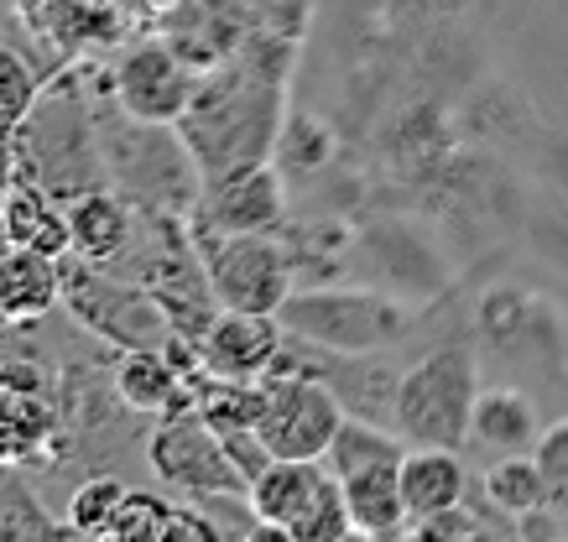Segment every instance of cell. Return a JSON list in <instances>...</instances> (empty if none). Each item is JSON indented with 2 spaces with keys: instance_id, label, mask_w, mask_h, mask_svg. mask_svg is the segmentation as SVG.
Wrapping results in <instances>:
<instances>
[{
  "instance_id": "6da1fadb",
  "label": "cell",
  "mask_w": 568,
  "mask_h": 542,
  "mask_svg": "<svg viewBox=\"0 0 568 542\" xmlns=\"http://www.w3.org/2000/svg\"><path fill=\"white\" fill-rule=\"evenodd\" d=\"M282 69H272L266 42H241L235 58H220L199 73L189 115L178 121L193 162L204 177L235 173L251 162H272L276 131H282Z\"/></svg>"
},
{
  "instance_id": "7a4b0ae2",
  "label": "cell",
  "mask_w": 568,
  "mask_h": 542,
  "mask_svg": "<svg viewBox=\"0 0 568 542\" xmlns=\"http://www.w3.org/2000/svg\"><path fill=\"white\" fill-rule=\"evenodd\" d=\"M94 125H100V152L104 167H110V183L125 198H136L146 209L193 214L199 193H204V173H199V162H193L178 125L136 121L121 105L94 115Z\"/></svg>"
},
{
  "instance_id": "3957f363",
  "label": "cell",
  "mask_w": 568,
  "mask_h": 542,
  "mask_svg": "<svg viewBox=\"0 0 568 542\" xmlns=\"http://www.w3.org/2000/svg\"><path fill=\"white\" fill-rule=\"evenodd\" d=\"M63 308L79 318V329L104 339L110 350L136 355V350H168L183 355V329L168 314V303L152 287L121 277L100 262L84 256H63Z\"/></svg>"
},
{
  "instance_id": "277c9868",
  "label": "cell",
  "mask_w": 568,
  "mask_h": 542,
  "mask_svg": "<svg viewBox=\"0 0 568 542\" xmlns=\"http://www.w3.org/2000/svg\"><path fill=\"white\" fill-rule=\"evenodd\" d=\"M17 157H21V177L42 183L48 193H58L63 204L79 198L89 188H104L110 183V167H104L100 152V125H94V110L79 100V89H52L37 100V110L21 121L17 136Z\"/></svg>"
},
{
  "instance_id": "5b68a950",
  "label": "cell",
  "mask_w": 568,
  "mask_h": 542,
  "mask_svg": "<svg viewBox=\"0 0 568 542\" xmlns=\"http://www.w3.org/2000/svg\"><path fill=\"white\" fill-rule=\"evenodd\" d=\"M475 397H480V376H475V355L465 345H444V350L423 355L392 381V422L407 443H438V449H465L469 418H475Z\"/></svg>"
},
{
  "instance_id": "8992f818",
  "label": "cell",
  "mask_w": 568,
  "mask_h": 542,
  "mask_svg": "<svg viewBox=\"0 0 568 542\" xmlns=\"http://www.w3.org/2000/svg\"><path fill=\"white\" fill-rule=\"evenodd\" d=\"M193 241L204 250L209 287L220 308H251V314H282V303L293 298V256L272 229H193Z\"/></svg>"
},
{
  "instance_id": "52a82bcc",
  "label": "cell",
  "mask_w": 568,
  "mask_h": 542,
  "mask_svg": "<svg viewBox=\"0 0 568 542\" xmlns=\"http://www.w3.org/2000/svg\"><path fill=\"white\" fill-rule=\"evenodd\" d=\"M261 381H266V418L256 433L266 438V449L276 459H324L349 418L345 402L287 355H276V366Z\"/></svg>"
},
{
  "instance_id": "ba28073f",
  "label": "cell",
  "mask_w": 568,
  "mask_h": 542,
  "mask_svg": "<svg viewBox=\"0 0 568 542\" xmlns=\"http://www.w3.org/2000/svg\"><path fill=\"white\" fill-rule=\"evenodd\" d=\"M146 464L156 470L162 485L183 490V495H251V480L224 449V433L199 412V407H178L152 428L146 438Z\"/></svg>"
},
{
  "instance_id": "9c48e42d",
  "label": "cell",
  "mask_w": 568,
  "mask_h": 542,
  "mask_svg": "<svg viewBox=\"0 0 568 542\" xmlns=\"http://www.w3.org/2000/svg\"><path fill=\"white\" fill-rule=\"evenodd\" d=\"M282 324L334 355H376L402 339L407 314L381 293H293L282 303Z\"/></svg>"
},
{
  "instance_id": "30bf717a",
  "label": "cell",
  "mask_w": 568,
  "mask_h": 542,
  "mask_svg": "<svg viewBox=\"0 0 568 542\" xmlns=\"http://www.w3.org/2000/svg\"><path fill=\"white\" fill-rule=\"evenodd\" d=\"M199 94V69L173 48V37H131L110 73V100L136 121L178 125Z\"/></svg>"
},
{
  "instance_id": "8fae6325",
  "label": "cell",
  "mask_w": 568,
  "mask_h": 542,
  "mask_svg": "<svg viewBox=\"0 0 568 542\" xmlns=\"http://www.w3.org/2000/svg\"><path fill=\"white\" fill-rule=\"evenodd\" d=\"M282 209H287V193H282V177H276L272 162H251V167H235V173L204 177V193L193 204L189 225L193 229H276L282 225Z\"/></svg>"
},
{
  "instance_id": "7c38bea8",
  "label": "cell",
  "mask_w": 568,
  "mask_h": 542,
  "mask_svg": "<svg viewBox=\"0 0 568 542\" xmlns=\"http://www.w3.org/2000/svg\"><path fill=\"white\" fill-rule=\"evenodd\" d=\"M287 345L282 314H251V308H220L199 334V370L209 376H235V381H261L276 366Z\"/></svg>"
},
{
  "instance_id": "4fadbf2b",
  "label": "cell",
  "mask_w": 568,
  "mask_h": 542,
  "mask_svg": "<svg viewBox=\"0 0 568 542\" xmlns=\"http://www.w3.org/2000/svg\"><path fill=\"white\" fill-rule=\"evenodd\" d=\"M324 459H272L266 470L251 480V511L261 517V538H293V526L308 517L318 490L328 485Z\"/></svg>"
},
{
  "instance_id": "5bb4252c",
  "label": "cell",
  "mask_w": 568,
  "mask_h": 542,
  "mask_svg": "<svg viewBox=\"0 0 568 542\" xmlns=\"http://www.w3.org/2000/svg\"><path fill=\"white\" fill-rule=\"evenodd\" d=\"M339 485H345L355 538H413V511L402 495V459L361 464V470L339 474Z\"/></svg>"
},
{
  "instance_id": "9a60e30c",
  "label": "cell",
  "mask_w": 568,
  "mask_h": 542,
  "mask_svg": "<svg viewBox=\"0 0 568 542\" xmlns=\"http://www.w3.org/2000/svg\"><path fill=\"white\" fill-rule=\"evenodd\" d=\"M63 303V262L42 256L32 245L0 250V324H37Z\"/></svg>"
},
{
  "instance_id": "2e32d148",
  "label": "cell",
  "mask_w": 568,
  "mask_h": 542,
  "mask_svg": "<svg viewBox=\"0 0 568 542\" xmlns=\"http://www.w3.org/2000/svg\"><path fill=\"white\" fill-rule=\"evenodd\" d=\"M69 225H73V256L84 262H115L136 229V198H125L115 183L89 188L69 198Z\"/></svg>"
},
{
  "instance_id": "e0dca14e",
  "label": "cell",
  "mask_w": 568,
  "mask_h": 542,
  "mask_svg": "<svg viewBox=\"0 0 568 542\" xmlns=\"http://www.w3.org/2000/svg\"><path fill=\"white\" fill-rule=\"evenodd\" d=\"M0 235L11 245H32L42 256H73V225H69V204L48 193L42 183L21 177L11 198H6V214H0Z\"/></svg>"
},
{
  "instance_id": "ac0fdd59",
  "label": "cell",
  "mask_w": 568,
  "mask_h": 542,
  "mask_svg": "<svg viewBox=\"0 0 568 542\" xmlns=\"http://www.w3.org/2000/svg\"><path fill=\"white\" fill-rule=\"evenodd\" d=\"M58 443V412L42 391L32 386H6L0 381V464H32L48 459Z\"/></svg>"
},
{
  "instance_id": "d6986e66",
  "label": "cell",
  "mask_w": 568,
  "mask_h": 542,
  "mask_svg": "<svg viewBox=\"0 0 568 542\" xmlns=\"http://www.w3.org/2000/svg\"><path fill=\"white\" fill-rule=\"evenodd\" d=\"M115 391L131 412H146V418H168V412L193 402V381H183V366L168 350L125 355L115 370Z\"/></svg>"
},
{
  "instance_id": "ffe728a7",
  "label": "cell",
  "mask_w": 568,
  "mask_h": 542,
  "mask_svg": "<svg viewBox=\"0 0 568 542\" xmlns=\"http://www.w3.org/2000/svg\"><path fill=\"white\" fill-rule=\"evenodd\" d=\"M465 490H469V474L459 449H438V443H413L407 449V459H402V495H407L413 522L444 507H459Z\"/></svg>"
},
{
  "instance_id": "44dd1931",
  "label": "cell",
  "mask_w": 568,
  "mask_h": 542,
  "mask_svg": "<svg viewBox=\"0 0 568 542\" xmlns=\"http://www.w3.org/2000/svg\"><path fill=\"white\" fill-rule=\"evenodd\" d=\"M469 438L490 449V454H532L542 422H537L532 397H521L511 386H490L475 397V418H469Z\"/></svg>"
},
{
  "instance_id": "7402d4cb",
  "label": "cell",
  "mask_w": 568,
  "mask_h": 542,
  "mask_svg": "<svg viewBox=\"0 0 568 542\" xmlns=\"http://www.w3.org/2000/svg\"><path fill=\"white\" fill-rule=\"evenodd\" d=\"M37 21L58 48H100L125 32L131 11L125 0H48V11Z\"/></svg>"
},
{
  "instance_id": "603a6c76",
  "label": "cell",
  "mask_w": 568,
  "mask_h": 542,
  "mask_svg": "<svg viewBox=\"0 0 568 542\" xmlns=\"http://www.w3.org/2000/svg\"><path fill=\"white\" fill-rule=\"evenodd\" d=\"M193 407L214 428H261L266 418V381H235V376H193Z\"/></svg>"
},
{
  "instance_id": "cb8c5ba5",
  "label": "cell",
  "mask_w": 568,
  "mask_h": 542,
  "mask_svg": "<svg viewBox=\"0 0 568 542\" xmlns=\"http://www.w3.org/2000/svg\"><path fill=\"white\" fill-rule=\"evenodd\" d=\"M485 495H490V507L506 511V517H532V511L552 507L548 474H542L537 454H500L496 464L485 470Z\"/></svg>"
},
{
  "instance_id": "d4e9b609",
  "label": "cell",
  "mask_w": 568,
  "mask_h": 542,
  "mask_svg": "<svg viewBox=\"0 0 568 542\" xmlns=\"http://www.w3.org/2000/svg\"><path fill=\"white\" fill-rule=\"evenodd\" d=\"M407 438L396 433V428H381L376 418H345V428L334 433V443H328V454L324 464L334 474H349V470H361V464H381V459H407Z\"/></svg>"
},
{
  "instance_id": "484cf974",
  "label": "cell",
  "mask_w": 568,
  "mask_h": 542,
  "mask_svg": "<svg viewBox=\"0 0 568 542\" xmlns=\"http://www.w3.org/2000/svg\"><path fill=\"white\" fill-rule=\"evenodd\" d=\"M69 522L48 517V507L37 501L32 490L11 480V464H0V542H21V538H52Z\"/></svg>"
},
{
  "instance_id": "4316f807",
  "label": "cell",
  "mask_w": 568,
  "mask_h": 542,
  "mask_svg": "<svg viewBox=\"0 0 568 542\" xmlns=\"http://www.w3.org/2000/svg\"><path fill=\"white\" fill-rule=\"evenodd\" d=\"M125 490L115 474H94V480H84V485L69 495V532H79V538H110V522H115V511H121Z\"/></svg>"
},
{
  "instance_id": "83f0119b",
  "label": "cell",
  "mask_w": 568,
  "mask_h": 542,
  "mask_svg": "<svg viewBox=\"0 0 568 542\" xmlns=\"http://www.w3.org/2000/svg\"><path fill=\"white\" fill-rule=\"evenodd\" d=\"M42 100V79L17 48H0V136H17Z\"/></svg>"
},
{
  "instance_id": "f1b7e54d",
  "label": "cell",
  "mask_w": 568,
  "mask_h": 542,
  "mask_svg": "<svg viewBox=\"0 0 568 542\" xmlns=\"http://www.w3.org/2000/svg\"><path fill=\"white\" fill-rule=\"evenodd\" d=\"M168 517H173V501H162L152 490H125L121 511L110 522V538L115 542H162L168 538Z\"/></svg>"
},
{
  "instance_id": "f546056e",
  "label": "cell",
  "mask_w": 568,
  "mask_h": 542,
  "mask_svg": "<svg viewBox=\"0 0 568 542\" xmlns=\"http://www.w3.org/2000/svg\"><path fill=\"white\" fill-rule=\"evenodd\" d=\"M532 454H537V464H542V474H548L552 507H568V418L552 422V428H542Z\"/></svg>"
},
{
  "instance_id": "4dcf8cb0",
  "label": "cell",
  "mask_w": 568,
  "mask_h": 542,
  "mask_svg": "<svg viewBox=\"0 0 568 542\" xmlns=\"http://www.w3.org/2000/svg\"><path fill=\"white\" fill-rule=\"evenodd\" d=\"M413 538L423 542H448V538H480V517L459 501V507H444L433 517H417L413 522Z\"/></svg>"
},
{
  "instance_id": "1f68e13d",
  "label": "cell",
  "mask_w": 568,
  "mask_h": 542,
  "mask_svg": "<svg viewBox=\"0 0 568 542\" xmlns=\"http://www.w3.org/2000/svg\"><path fill=\"white\" fill-rule=\"evenodd\" d=\"M220 538H224L220 522H214V517L193 501L189 511L173 507V517H168V538H162V542H220Z\"/></svg>"
},
{
  "instance_id": "d6a6232c",
  "label": "cell",
  "mask_w": 568,
  "mask_h": 542,
  "mask_svg": "<svg viewBox=\"0 0 568 542\" xmlns=\"http://www.w3.org/2000/svg\"><path fill=\"white\" fill-rule=\"evenodd\" d=\"M21 183V157H17V141L0 136V214H6V198H11V188Z\"/></svg>"
},
{
  "instance_id": "836d02e7",
  "label": "cell",
  "mask_w": 568,
  "mask_h": 542,
  "mask_svg": "<svg viewBox=\"0 0 568 542\" xmlns=\"http://www.w3.org/2000/svg\"><path fill=\"white\" fill-rule=\"evenodd\" d=\"M183 0H125V11L131 17H173Z\"/></svg>"
}]
</instances>
